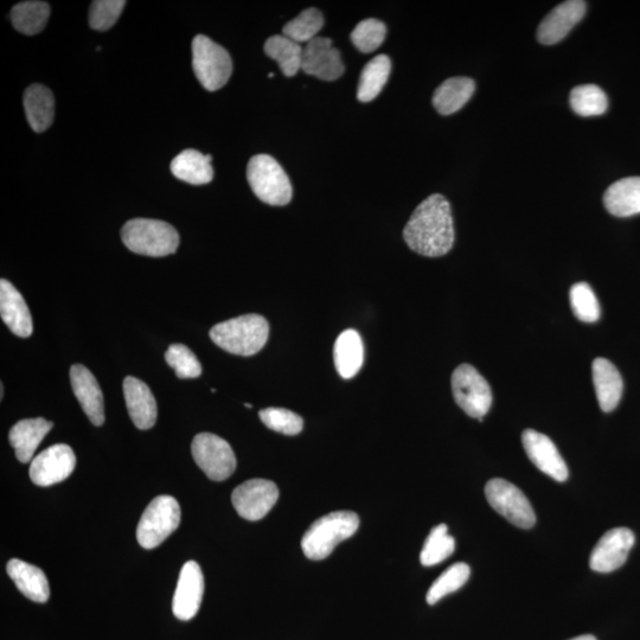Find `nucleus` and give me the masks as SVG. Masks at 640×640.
I'll use <instances>...</instances> for the list:
<instances>
[{"label":"nucleus","instance_id":"nucleus-1","mask_svg":"<svg viewBox=\"0 0 640 640\" xmlns=\"http://www.w3.org/2000/svg\"><path fill=\"white\" fill-rule=\"evenodd\" d=\"M403 239L413 252L428 258H439L450 252L454 243L450 202L440 194L426 198L403 229Z\"/></svg>","mask_w":640,"mask_h":640},{"label":"nucleus","instance_id":"nucleus-2","mask_svg":"<svg viewBox=\"0 0 640 640\" xmlns=\"http://www.w3.org/2000/svg\"><path fill=\"white\" fill-rule=\"evenodd\" d=\"M209 336L217 347L229 354L253 356L265 347L270 324L259 315H245L214 326Z\"/></svg>","mask_w":640,"mask_h":640},{"label":"nucleus","instance_id":"nucleus-3","mask_svg":"<svg viewBox=\"0 0 640 640\" xmlns=\"http://www.w3.org/2000/svg\"><path fill=\"white\" fill-rule=\"evenodd\" d=\"M358 527L360 517L354 511H334L318 518L303 536L306 558L315 561L328 558L339 543L356 534Z\"/></svg>","mask_w":640,"mask_h":640},{"label":"nucleus","instance_id":"nucleus-4","mask_svg":"<svg viewBox=\"0 0 640 640\" xmlns=\"http://www.w3.org/2000/svg\"><path fill=\"white\" fill-rule=\"evenodd\" d=\"M121 239L131 252L152 258L174 254L179 246V235L171 224L150 219L128 221Z\"/></svg>","mask_w":640,"mask_h":640},{"label":"nucleus","instance_id":"nucleus-5","mask_svg":"<svg viewBox=\"0 0 640 640\" xmlns=\"http://www.w3.org/2000/svg\"><path fill=\"white\" fill-rule=\"evenodd\" d=\"M247 179L256 197L270 206L283 207L292 200L290 178L271 156L252 157L247 166Z\"/></svg>","mask_w":640,"mask_h":640},{"label":"nucleus","instance_id":"nucleus-6","mask_svg":"<svg viewBox=\"0 0 640 640\" xmlns=\"http://www.w3.org/2000/svg\"><path fill=\"white\" fill-rule=\"evenodd\" d=\"M192 67L198 81L209 92L226 86L233 73V61L228 51L204 35H198L192 41Z\"/></svg>","mask_w":640,"mask_h":640},{"label":"nucleus","instance_id":"nucleus-7","mask_svg":"<svg viewBox=\"0 0 640 640\" xmlns=\"http://www.w3.org/2000/svg\"><path fill=\"white\" fill-rule=\"evenodd\" d=\"M181 523V507L171 496H159L150 503L140 518L137 539L145 549H153L175 533Z\"/></svg>","mask_w":640,"mask_h":640},{"label":"nucleus","instance_id":"nucleus-8","mask_svg":"<svg viewBox=\"0 0 640 640\" xmlns=\"http://www.w3.org/2000/svg\"><path fill=\"white\" fill-rule=\"evenodd\" d=\"M453 398L471 418L483 421L492 405V392L488 381L470 364H462L452 375Z\"/></svg>","mask_w":640,"mask_h":640},{"label":"nucleus","instance_id":"nucleus-9","mask_svg":"<svg viewBox=\"0 0 640 640\" xmlns=\"http://www.w3.org/2000/svg\"><path fill=\"white\" fill-rule=\"evenodd\" d=\"M485 496L491 507L514 526L522 529L535 526L536 516L529 499L508 480L491 479L485 486Z\"/></svg>","mask_w":640,"mask_h":640},{"label":"nucleus","instance_id":"nucleus-10","mask_svg":"<svg viewBox=\"0 0 640 640\" xmlns=\"http://www.w3.org/2000/svg\"><path fill=\"white\" fill-rule=\"evenodd\" d=\"M191 452L198 467L215 482L228 479L236 469L233 448L219 435L197 434L192 441Z\"/></svg>","mask_w":640,"mask_h":640},{"label":"nucleus","instance_id":"nucleus-11","mask_svg":"<svg viewBox=\"0 0 640 640\" xmlns=\"http://www.w3.org/2000/svg\"><path fill=\"white\" fill-rule=\"evenodd\" d=\"M278 498V486L271 480L251 479L234 490L232 503L245 520L260 521L272 510Z\"/></svg>","mask_w":640,"mask_h":640},{"label":"nucleus","instance_id":"nucleus-12","mask_svg":"<svg viewBox=\"0 0 640 640\" xmlns=\"http://www.w3.org/2000/svg\"><path fill=\"white\" fill-rule=\"evenodd\" d=\"M76 457L72 447L57 444L47 448L32 460L30 478L38 486L63 482L72 475Z\"/></svg>","mask_w":640,"mask_h":640},{"label":"nucleus","instance_id":"nucleus-13","mask_svg":"<svg viewBox=\"0 0 640 640\" xmlns=\"http://www.w3.org/2000/svg\"><path fill=\"white\" fill-rule=\"evenodd\" d=\"M635 534L627 528L608 530L594 547L590 559L592 571L611 573L622 567L635 546Z\"/></svg>","mask_w":640,"mask_h":640},{"label":"nucleus","instance_id":"nucleus-14","mask_svg":"<svg viewBox=\"0 0 640 640\" xmlns=\"http://www.w3.org/2000/svg\"><path fill=\"white\" fill-rule=\"evenodd\" d=\"M302 70L323 81H336L344 74L345 67L341 53L332 46L330 38L317 37L304 48Z\"/></svg>","mask_w":640,"mask_h":640},{"label":"nucleus","instance_id":"nucleus-15","mask_svg":"<svg viewBox=\"0 0 640 640\" xmlns=\"http://www.w3.org/2000/svg\"><path fill=\"white\" fill-rule=\"evenodd\" d=\"M522 443L528 458L537 469L556 482H566L569 476L568 467L552 439L540 432L526 430L522 434Z\"/></svg>","mask_w":640,"mask_h":640},{"label":"nucleus","instance_id":"nucleus-16","mask_svg":"<svg viewBox=\"0 0 640 640\" xmlns=\"http://www.w3.org/2000/svg\"><path fill=\"white\" fill-rule=\"evenodd\" d=\"M204 594V578L200 565L195 561L185 563L179 574L172 601V611L179 620H190L200 610Z\"/></svg>","mask_w":640,"mask_h":640},{"label":"nucleus","instance_id":"nucleus-17","mask_svg":"<svg viewBox=\"0 0 640 640\" xmlns=\"http://www.w3.org/2000/svg\"><path fill=\"white\" fill-rule=\"evenodd\" d=\"M585 14L586 3L582 0H569L556 6L537 29V40L544 46H553L561 42Z\"/></svg>","mask_w":640,"mask_h":640},{"label":"nucleus","instance_id":"nucleus-18","mask_svg":"<svg viewBox=\"0 0 640 640\" xmlns=\"http://www.w3.org/2000/svg\"><path fill=\"white\" fill-rule=\"evenodd\" d=\"M70 383L76 399L79 400L83 412L94 426H102L105 422L104 395L94 375L82 364L70 368Z\"/></svg>","mask_w":640,"mask_h":640},{"label":"nucleus","instance_id":"nucleus-19","mask_svg":"<svg viewBox=\"0 0 640 640\" xmlns=\"http://www.w3.org/2000/svg\"><path fill=\"white\" fill-rule=\"evenodd\" d=\"M124 396L128 414L139 430H150L157 421L158 409L155 396L146 383L133 376L124 381Z\"/></svg>","mask_w":640,"mask_h":640},{"label":"nucleus","instance_id":"nucleus-20","mask_svg":"<svg viewBox=\"0 0 640 640\" xmlns=\"http://www.w3.org/2000/svg\"><path fill=\"white\" fill-rule=\"evenodd\" d=\"M0 315L16 336L28 338L32 335L34 325L29 307L17 288L5 279L0 280Z\"/></svg>","mask_w":640,"mask_h":640},{"label":"nucleus","instance_id":"nucleus-21","mask_svg":"<svg viewBox=\"0 0 640 640\" xmlns=\"http://www.w3.org/2000/svg\"><path fill=\"white\" fill-rule=\"evenodd\" d=\"M595 393L601 411H614L622 399L624 383L622 375L614 364L606 358H595L592 366Z\"/></svg>","mask_w":640,"mask_h":640},{"label":"nucleus","instance_id":"nucleus-22","mask_svg":"<svg viewBox=\"0 0 640 640\" xmlns=\"http://www.w3.org/2000/svg\"><path fill=\"white\" fill-rule=\"evenodd\" d=\"M53 427V422L36 418L19 421L11 428L9 440L11 446L15 448L19 462L23 464L31 462L37 447Z\"/></svg>","mask_w":640,"mask_h":640},{"label":"nucleus","instance_id":"nucleus-23","mask_svg":"<svg viewBox=\"0 0 640 640\" xmlns=\"http://www.w3.org/2000/svg\"><path fill=\"white\" fill-rule=\"evenodd\" d=\"M6 571L18 590L35 603H47L50 597L49 582L41 568L18 559H12Z\"/></svg>","mask_w":640,"mask_h":640},{"label":"nucleus","instance_id":"nucleus-24","mask_svg":"<svg viewBox=\"0 0 640 640\" xmlns=\"http://www.w3.org/2000/svg\"><path fill=\"white\" fill-rule=\"evenodd\" d=\"M605 208L617 217L640 214V177H627L613 183L604 195Z\"/></svg>","mask_w":640,"mask_h":640},{"label":"nucleus","instance_id":"nucleus-25","mask_svg":"<svg viewBox=\"0 0 640 640\" xmlns=\"http://www.w3.org/2000/svg\"><path fill=\"white\" fill-rule=\"evenodd\" d=\"M24 110L30 127L37 133L47 131L54 121L55 100L50 89L32 85L24 93Z\"/></svg>","mask_w":640,"mask_h":640},{"label":"nucleus","instance_id":"nucleus-26","mask_svg":"<svg viewBox=\"0 0 640 640\" xmlns=\"http://www.w3.org/2000/svg\"><path fill=\"white\" fill-rule=\"evenodd\" d=\"M334 360L338 374L343 379L349 380L358 374L364 362V345L357 331L345 330L338 336Z\"/></svg>","mask_w":640,"mask_h":640},{"label":"nucleus","instance_id":"nucleus-27","mask_svg":"<svg viewBox=\"0 0 640 640\" xmlns=\"http://www.w3.org/2000/svg\"><path fill=\"white\" fill-rule=\"evenodd\" d=\"M210 155L204 156L196 150H185L172 160V175L192 185H204L213 181L214 169Z\"/></svg>","mask_w":640,"mask_h":640},{"label":"nucleus","instance_id":"nucleus-28","mask_svg":"<svg viewBox=\"0 0 640 640\" xmlns=\"http://www.w3.org/2000/svg\"><path fill=\"white\" fill-rule=\"evenodd\" d=\"M475 89L476 83L472 79H448L434 92L433 106L443 115L456 113L469 102Z\"/></svg>","mask_w":640,"mask_h":640},{"label":"nucleus","instance_id":"nucleus-29","mask_svg":"<svg viewBox=\"0 0 640 640\" xmlns=\"http://www.w3.org/2000/svg\"><path fill=\"white\" fill-rule=\"evenodd\" d=\"M303 51L299 43L284 35L272 36L265 43L266 55L278 62L287 78H292L302 69Z\"/></svg>","mask_w":640,"mask_h":640},{"label":"nucleus","instance_id":"nucleus-30","mask_svg":"<svg viewBox=\"0 0 640 640\" xmlns=\"http://www.w3.org/2000/svg\"><path fill=\"white\" fill-rule=\"evenodd\" d=\"M392 61L387 55L376 56L363 68L357 88V99L370 102L379 96L389 79Z\"/></svg>","mask_w":640,"mask_h":640},{"label":"nucleus","instance_id":"nucleus-31","mask_svg":"<svg viewBox=\"0 0 640 640\" xmlns=\"http://www.w3.org/2000/svg\"><path fill=\"white\" fill-rule=\"evenodd\" d=\"M50 6L46 2H23L14 6L10 18L14 28L21 34L34 36L46 28Z\"/></svg>","mask_w":640,"mask_h":640},{"label":"nucleus","instance_id":"nucleus-32","mask_svg":"<svg viewBox=\"0 0 640 640\" xmlns=\"http://www.w3.org/2000/svg\"><path fill=\"white\" fill-rule=\"evenodd\" d=\"M456 548V541L448 535L446 524H439L428 535L424 548L420 554L421 565L425 567L437 566L450 558Z\"/></svg>","mask_w":640,"mask_h":640},{"label":"nucleus","instance_id":"nucleus-33","mask_svg":"<svg viewBox=\"0 0 640 640\" xmlns=\"http://www.w3.org/2000/svg\"><path fill=\"white\" fill-rule=\"evenodd\" d=\"M470 574L471 569L464 562L454 563L453 566L448 567L428 591L426 597L428 605H435L446 595L460 590L469 580Z\"/></svg>","mask_w":640,"mask_h":640},{"label":"nucleus","instance_id":"nucleus-34","mask_svg":"<svg viewBox=\"0 0 640 640\" xmlns=\"http://www.w3.org/2000/svg\"><path fill=\"white\" fill-rule=\"evenodd\" d=\"M571 106L580 117H598L607 111L608 100L603 89L595 85L575 87L571 93Z\"/></svg>","mask_w":640,"mask_h":640},{"label":"nucleus","instance_id":"nucleus-35","mask_svg":"<svg viewBox=\"0 0 640 640\" xmlns=\"http://www.w3.org/2000/svg\"><path fill=\"white\" fill-rule=\"evenodd\" d=\"M324 25L322 12L315 8L307 9L293 21L288 22L284 29V36L297 43H309L318 37Z\"/></svg>","mask_w":640,"mask_h":640},{"label":"nucleus","instance_id":"nucleus-36","mask_svg":"<svg viewBox=\"0 0 640 640\" xmlns=\"http://www.w3.org/2000/svg\"><path fill=\"white\" fill-rule=\"evenodd\" d=\"M386 36V24L379 19L369 18L357 24V27L351 32L350 38L361 53L370 54L381 47Z\"/></svg>","mask_w":640,"mask_h":640},{"label":"nucleus","instance_id":"nucleus-37","mask_svg":"<svg viewBox=\"0 0 640 640\" xmlns=\"http://www.w3.org/2000/svg\"><path fill=\"white\" fill-rule=\"evenodd\" d=\"M569 299L576 318L581 322L594 323L600 318V305L598 298L590 285L579 283L572 286L569 291Z\"/></svg>","mask_w":640,"mask_h":640},{"label":"nucleus","instance_id":"nucleus-38","mask_svg":"<svg viewBox=\"0 0 640 640\" xmlns=\"http://www.w3.org/2000/svg\"><path fill=\"white\" fill-rule=\"evenodd\" d=\"M165 361L175 370L179 379H197L202 374V366L187 345L172 344L165 354Z\"/></svg>","mask_w":640,"mask_h":640},{"label":"nucleus","instance_id":"nucleus-39","mask_svg":"<svg viewBox=\"0 0 640 640\" xmlns=\"http://www.w3.org/2000/svg\"><path fill=\"white\" fill-rule=\"evenodd\" d=\"M260 419L274 432L285 435H297L303 431L304 421L296 413L285 408L270 407L262 409Z\"/></svg>","mask_w":640,"mask_h":640},{"label":"nucleus","instance_id":"nucleus-40","mask_svg":"<svg viewBox=\"0 0 640 640\" xmlns=\"http://www.w3.org/2000/svg\"><path fill=\"white\" fill-rule=\"evenodd\" d=\"M124 0H95L89 10V25L96 31H107L118 22L125 8Z\"/></svg>","mask_w":640,"mask_h":640},{"label":"nucleus","instance_id":"nucleus-41","mask_svg":"<svg viewBox=\"0 0 640 640\" xmlns=\"http://www.w3.org/2000/svg\"><path fill=\"white\" fill-rule=\"evenodd\" d=\"M571 640H597V638H595L592 635H584V636L575 637Z\"/></svg>","mask_w":640,"mask_h":640},{"label":"nucleus","instance_id":"nucleus-42","mask_svg":"<svg viewBox=\"0 0 640 640\" xmlns=\"http://www.w3.org/2000/svg\"><path fill=\"white\" fill-rule=\"evenodd\" d=\"M0 388H2V395H0V398L3 399L4 398V386H3V383H2V387H0Z\"/></svg>","mask_w":640,"mask_h":640},{"label":"nucleus","instance_id":"nucleus-43","mask_svg":"<svg viewBox=\"0 0 640 640\" xmlns=\"http://www.w3.org/2000/svg\"><path fill=\"white\" fill-rule=\"evenodd\" d=\"M245 406H246L247 408H253V406L251 405V403H245Z\"/></svg>","mask_w":640,"mask_h":640},{"label":"nucleus","instance_id":"nucleus-44","mask_svg":"<svg viewBox=\"0 0 640 640\" xmlns=\"http://www.w3.org/2000/svg\"><path fill=\"white\" fill-rule=\"evenodd\" d=\"M268 78H274V74H268Z\"/></svg>","mask_w":640,"mask_h":640}]
</instances>
